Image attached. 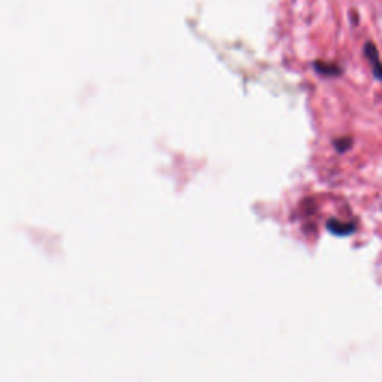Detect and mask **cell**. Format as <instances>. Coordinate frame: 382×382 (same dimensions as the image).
Segmentation results:
<instances>
[{
	"instance_id": "cell-2",
	"label": "cell",
	"mask_w": 382,
	"mask_h": 382,
	"mask_svg": "<svg viewBox=\"0 0 382 382\" xmlns=\"http://www.w3.org/2000/svg\"><path fill=\"white\" fill-rule=\"evenodd\" d=\"M364 57L367 59L369 64L372 68V75L375 76V80L382 83V61L379 60V52L372 41H367L364 44Z\"/></svg>"
},
{
	"instance_id": "cell-3",
	"label": "cell",
	"mask_w": 382,
	"mask_h": 382,
	"mask_svg": "<svg viewBox=\"0 0 382 382\" xmlns=\"http://www.w3.org/2000/svg\"><path fill=\"white\" fill-rule=\"evenodd\" d=\"M351 143H352L351 138H340V139L335 141V147L342 153V151L348 150L351 147Z\"/></svg>"
},
{
	"instance_id": "cell-1",
	"label": "cell",
	"mask_w": 382,
	"mask_h": 382,
	"mask_svg": "<svg viewBox=\"0 0 382 382\" xmlns=\"http://www.w3.org/2000/svg\"><path fill=\"white\" fill-rule=\"evenodd\" d=\"M315 73L324 78H338L344 75V68L336 61H326V60H315L312 63Z\"/></svg>"
}]
</instances>
